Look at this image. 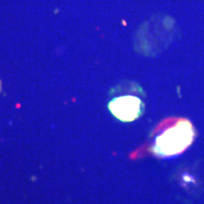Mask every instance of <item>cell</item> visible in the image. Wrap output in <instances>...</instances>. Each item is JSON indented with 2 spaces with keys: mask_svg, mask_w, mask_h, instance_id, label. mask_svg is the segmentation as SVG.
I'll return each instance as SVG.
<instances>
[{
  "mask_svg": "<svg viewBox=\"0 0 204 204\" xmlns=\"http://www.w3.org/2000/svg\"><path fill=\"white\" fill-rule=\"evenodd\" d=\"M193 138L194 131L191 123L186 120H180L157 137L154 151L160 156L178 154L190 145Z\"/></svg>",
  "mask_w": 204,
  "mask_h": 204,
  "instance_id": "1",
  "label": "cell"
},
{
  "mask_svg": "<svg viewBox=\"0 0 204 204\" xmlns=\"http://www.w3.org/2000/svg\"><path fill=\"white\" fill-rule=\"evenodd\" d=\"M142 106L141 101L138 97L123 95L109 103V110L117 119L123 122H131L139 117Z\"/></svg>",
  "mask_w": 204,
  "mask_h": 204,
  "instance_id": "2",
  "label": "cell"
}]
</instances>
